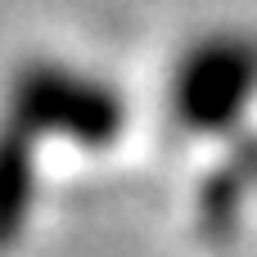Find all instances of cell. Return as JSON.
Returning <instances> with one entry per match:
<instances>
[{
    "label": "cell",
    "instance_id": "6da1fadb",
    "mask_svg": "<svg viewBox=\"0 0 257 257\" xmlns=\"http://www.w3.org/2000/svg\"><path fill=\"white\" fill-rule=\"evenodd\" d=\"M117 126L122 108L108 86L63 68H32L18 81L9 117L0 126V244L18 235L32 199V140L72 136L86 145H104L117 136Z\"/></svg>",
    "mask_w": 257,
    "mask_h": 257
},
{
    "label": "cell",
    "instance_id": "7a4b0ae2",
    "mask_svg": "<svg viewBox=\"0 0 257 257\" xmlns=\"http://www.w3.org/2000/svg\"><path fill=\"white\" fill-rule=\"evenodd\" d=\"M257 95V41L230 36L194 50L176 77V113L194 131L235 126L244 104Z\"/></svg>",
    "mask_w": 257,
    "mask_h": 257
}]
</instances>
